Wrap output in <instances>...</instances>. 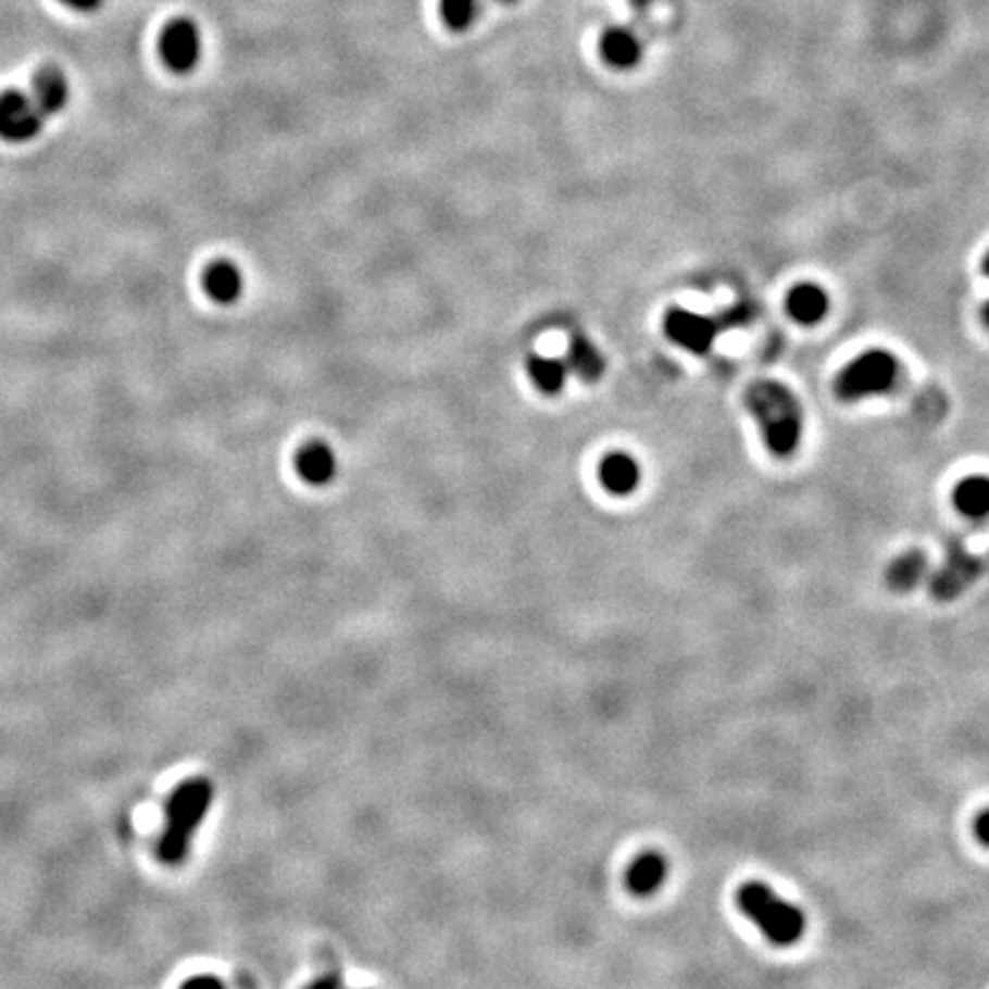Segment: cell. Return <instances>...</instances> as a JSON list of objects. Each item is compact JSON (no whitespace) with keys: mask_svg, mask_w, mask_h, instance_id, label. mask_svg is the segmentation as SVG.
I'll list each match as a JSON object with an SVG mask.
<instances>
[{"mask_svg":"<svg viewBox=\"0 0 989 989\" xmlns=\"http://www.w3.org/2000/svg\"><path fill=\"white\" fill-rule=\"evenodd\" d=\"M598 479L608 492L616 494V498H626V494L637 490L641 467L626 451H610L598 465Z\"/></svg>","mask_w":989,"mask_h":989,"instance_id":"ba28073f","label":"cell"},{"mask_svg":"<svg viewBox=\"0 0 989 989\" xmlns=\"http://www.w3.org/2000/svg\"><path fill=\"white\" fill-rule=\"evenodd\" d=\"M974 831L978 836V841L989 848V811H982L978 815L976 823H974Z\"/></svg>","mask_w":989,"mask_h":989,"instance_id":"44dd1931","label":"cell"},{"mask_svg":"<svg viewBox=\"0 0 989 989\" xmlns=\"http://www.w3.org/2000/svg\"><path fill=\"white\" fill-rule=\"evenodd\" d=\"M926 568H928L926 554L921 550H910L891 562L887 571V585L891 587V591L907 593L921 583V577L926 575Z\"/></svg>","mask_w":989,"mask_h":989,"instance_id":"ac0fdd59","label":"cell"},{"mask_svg":"<svg viewBox=\"0 0 989 989\" xmlns=\"http://www.w3.org/2000/svg\"><path fill=\"white\" fill-rule=\"evenodd\" d=\"M566 364L568 372L577 374L583 380H598L605 372L603 353H600L596 343L585 335H575L571 339Z\"/></svg>","mask_w":989,"mask_h":989,"instance_id":"9a60e30c","label":"cell"},{"mask_svg":"<svg viewBox=\"0 0 989 989\" xmlns=\"http://www.w3.org/2000/svg\"><path fill=\"white\" fill-rule=\"evenodd\" d=\"M900 376L896 355L881 349L866 351L850 360L834 380V392L841 401H862L891 392Z\"/></svg>","mask_w":989,"mask_h":989,"instance_id":"277c9868","label":"cell"},{"mask_svg":"<svg viewBox=\"0 0 989 989\" xmlns=\"http://www.w3.org/2000/svg\"><path fill=\"white\" fill-rule=\"evenodd\" d=\"M159 53L165 67L175 74H188L198 67L202 58L200 28L188 16H175L163 26L159 37Z\"/></svg>","mask_w":989,"mask_h":989,"instance_id":"8992f818","label":"cell"},{"mask_svg":"<svg viewBox=\"0 0 989 989\" xmlns=\"http://www.w3.org/2000/svg\"><path fill=\"white\" fill-rule=\"evenodd\" d=\"M982 273L989 277V252L985 254V260H982Z\"/></svg>","mask_w":989,"mask_h":989,"instance_id":"603a6c76","label":"cell"},{"mask_svg":"<svg viewBox=\"0 0 989 989\" xmlns=\"http://www.w3.org/2000/svg\"><path fill=\"white\" fill-rule=\"evenodd\" d=\"M296 470L303 481L312 486H326L337 475L335 449L326 442H308L296 456Z\"/></svg>","mask_w":989,"mask_h":989,"instance_id":"8fae6325","label":"cell"},{"mask_svg":"<svg viewBox=\"0 0 989 989\" xmlns=\"http://www.w3.org/2000/svg\"><path fill=\"white\" fill-rule=\"evenodd\" d=\"M953 502L966 518H985L989 515V477L974 475L955 486Z\"/></svg>","mask_w":989,"mask_h":989,"instance_id":"2e32d148","label":"cell"},{"mask_svg":"<svg viewBox=\"0 0 989 989\" xmlns=\"http://www.w3.org/2000/svg\"><path fill=\"white\" fill-rule=\"evenodd\" d=\"M749 314L751 312L747 305L728 310L717 318L703 316V314L683 310V308H672L664 314V333L685 351L703 355L713 349V343L722 330L744 324Z\"/></svg>","mask_w":989,"mask_h":989,"instance_id":"5b68a950","label":"cell"},{"mask_svg":"<svg viewBox=\"0 0 989 989\" xmlns=\"http://www.w3.org/2000/svg\"><path fill=\"white\" fill-rule=\"evenodd\" d=\"M527 374L531 383L539 387L543 395H559L564 390L568 378V364L566 360H556L548 355H531L527 360Z\"/></svg>","mask_w":989,"mask_h":989,"instance_id":"e0dca14e","label":"cell"},{"mask_svg":"<svg viewBox=\"0 0 989 989\" xmlns=\"http://www.w3.org/2000/svg\"><path fill=\"white\" fill-rule=\"evenodd\" d=\"M45 113L33 97L18 90L0 92V138L8 142H28L39 136Z\"/></svg>","mask_w":989,"mask_h":989,"instance_id":"52a82bcc","label":"cell"},{"mask_svg":"<svg viewBox=\"0 0 989 989\" xmlns=\"http://www.w3.org/2000/svg\"><path fill=\"white\" fill-rule=\"evenodd\" d=\"M600 58H603L612 70H633L641 60V41L628 28H608L600 37L598 45Z\"/></svg>","mask_w":989,"mask_h":989,"instance_id":"7c38bea8","label":"cell"},{"mask_svg":"<svg viewBox=\"0 0 989 989\" xmlns=\"http://www.w3.org/2000/svg\"><path fill=\"white\" fill-rule=\"evenodd\" d=\"M204 291L221 305H231L243 293V273L231 262H213L204 271Z\"/></svg>","mask_w":989,"mask_h":989,"instance_id":"4fadbf2b","label":"cell"},{"mask_svg":"<svg viewBox=\"0 0 989 989\" xmlns=\"http://www.w3.org/2000/svg\"><path fill=\"white\" fill-rule=\"evenodd\" d=\"M786 312L790 314V318L798 321V324L804 326L821 324L829 312V296L823 287L813 283L794 285L786 296Z\"/></svg>","mask_w":989,"mask_h":989,"instance_id":"9c48e42d","label":"cell"},{"mask_svg":"<svg viewBox=\"0 0 989 989\" xmlns=\"http://www.w3.org/2000/svg\"><path fill=\"white\" fill-rule=\"evenodd\" d=\"M500 3H506V5H511V3H515V0H500Z\"/></svg>","mask_w":989,"mask_h":989,"instance_id":"cb8c5ba5","label":"cell"},{"mask_svg":"<svg viewBox=\"0 0 989 989\" xmlns=\"http://www.w3.org/2000/svg\"><path fill=\"white\" fill-rule=\"evenodd\" d=\"M747 411L761 426L763 440L774 456H790L800 447L804 411L800 399L779 380H756L747 387Z\"/></svg>","mask_w":989,"mask_h":989,"instance_id":"6da1fadb","label":"cell"},{"mask_svg":"<svg viewBox=\"0 0 989 989\" xmlns=\"http://www.w3.org/2000/svg\"><path fill=\"white\" fill-rule=\"evenodd\" d=\"M736 900L742 914L754 921L774 946H790L802 939L806 930L804 912L781 900L761 881H747Z\"/></svg>","mask_w":989,"mask_h":989,"instance_id":"3957f363","label":"cell"},{"mask_svg":"<svg viewBox=\"0 0 989 989\" xmlns=\"http://www.w3.org/2000/svg\"><path fill=\"white\" fill-rule=\"evenodd\" d=\"M666 879V859L660 852H643L628 868V889L635 896H653Z\"/></svg>","mask_w":989,"mask_h":989,"instance_id":"5bb4252c","label":"cell"},{"mask_svg":"<svg viewBox=\"0 0 989 989\" xmlns=\"http://www.w3.org/2000/svg\"><path fill=\"white\" fill-rule=\"evenodd\" d=\"M213 802V784L204 777L188 779L170 794L165 829L159 841V859L165 866H179L190 852L192 836L206 818Z\"/></svg>","mask_w":989,"mask_h":989,"instance_id":"7a4b0ae2","label":"cell"},{"mask_svg":"<svg viewBox=\"0 0 989 989\" xmlns=\"http://www.w3.org/2000/svg\"><path fill=\"white\" fill-rule=\"evenodd\" d=\"M33 99L45 115L60 113L70 101V83L55 64H47L33 76Z\"/></svg>","mask_w":989,"mask_h":989,"instance_id":"30bf717a","label":"cell"},{"mask_svg":"<svg viewBox=\"0 0 989 989\" xmlns=\"http://www.w3.org/2000/svg\"><path fill=\"white\" fill-rule=\"evenodd\" d=\"M479 14V0H440V18L442 24L454 30L465 33L472 28Z\"/></svg>","mask_w":989,"mask_h":989,"instance_id":"d6986e66","label":"cell"},{"mask_svg":"<svg viewBox=\"0 0 989 989\" xmlns=\"http://www.w3.org/2000/svg\"><path fill=\"white\" fill-rule=\"evenodd\" d=\"M982 324L989 328V300L982 305Z\"/></svg>","mask_w":989,"mask_h":989,"instance_id":"7402d4cb","label":"cell"},{"mask_svg":"<svg viewBox=\"0 0 989 989\" xmlns=\"http://www.w3.org/2000/svg\"><path fill=\"white\" fill-rule=\"evenodd\" d=\"M60 3H62L64 8L74 10V12L90 14V12H97V10L103 5V0H60Z\"/></svg>","mask_w":989,"mask_h":989,"instance_id":"ffe728a7","label":"cell"}]
</instances>
